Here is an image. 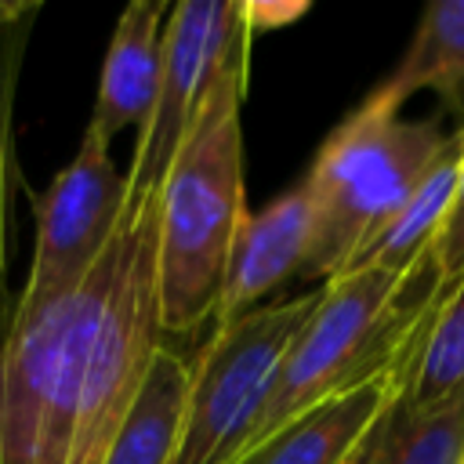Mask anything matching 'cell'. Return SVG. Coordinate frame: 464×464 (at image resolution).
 Here are the masks:
<instances>
[{"label": "cell", "instance_id": "cell-1", "mask_svg": "<svg viewBox=\"0 0 464 464\" xmlns=\"http://www.w3.org/2000/svg\"><path fill=\"white\" fill-rule=\"evenodd\" d=\"M160 188H130L87 279L11 312L0 348V464H105L156 352Z\"/></svg>", "mask_w": 464, "mask_h": 464}, {"label": "cell", "instance_id": "cell-2", "mask_svg": "<svg viewBox=\"0 0 464 464\" xmlns=\"http://www.w3.org/2000/svg\"><path fill=\"white\" fill-rule=\"evenodd\" d=\"M250 36L210 83L160 188V319L163 334L214 323L236 239L250 218L243 188V98Z\"/></svg>", "mask_w": 464, "mask_h": 464}, {"label": "cell", "instance_id": "cell-3", "mask_svg": "<svg viewBox=\"0 0 464 464\" xmlns=\"http://www.w3.org/2000/svg\"><path fill=\"white\" fill-rule=\"evenodd\" d=\"M450 134L435 120H402L362 98L319 145L301 178L312 236L301 279H334L399 214L442 156Z\"/></svg>", "mask_w": 464, "mask_h": 464}, {"label": "cell", "instance_id": "cell-4", "mask_svg": "<svg viewBox=\"0 0 464 464\" xmlns=\"http://www.w3.org/2000/svg\"><path fill=\"white\" fill-rule=\"evenodd\" d=\"M315 304L319 290H304L210 330L192 359L185 424L170 464H236L250 450L276 373Z\"/></svg>", "mask_w": 464, "mask_h": 464}, {"label": "cell", "instance_id": "cell-5", "mask_svg": "<svg viewBox=\"0 0 464 464\" xmlns=\"http://www.w3.org/2000/svg\"><path fill=\"white\" fill-rule=\"evenodd\" d=\"M109 145L102 134L83 130L76 156L36 196L33 261L11 312H33L72 294L112 243L130 185Z\"/></svg>", "mask_w": 464, "mask_h": 464}, {"label": "cell", "instance_id": "cell-6", "mask_svg": "<svg viewBox=\"0 0 464 464\" xmlns=\"http://www.w3.org/2000/svg\"><path fill=\"white\" fill-rule=\"evenodd\" d=\"M246 36L250 29L243 22V0H181L170 7L163 25V69L156 105L138 130L127 167L130 188H156L163 181L210 83Z\"/></svg>", "mask_w": 464, "mask_h": 464}, {"label": "cell", "instance_id": "cell-7", "mask_svg": "<svg viewBox=\"0 0 464 464\" xmlns=\"http://www.w3.org/2000/svg\"><path fill=\"white\" fill-rule=\"evenodd\" d=\"M406 373L410 362H399L362 384L330 395L276 435L250 446L236 464H352L381 417L402 395Z\"/></svg>", "mask_w": 464, "mask_h": 464}, {"label": "cell", "instance_id": "cell-8", "mask_svg": "<svg viewBox=\"0 0 464 464\" xmlns=\"http://www.w3.org/2000/svg\"><path fill=\"white\" fill-rule=\"evenodd\" d=\"M312 236V207L308 192L297 181L279 192L265 210L250 214L225 276V290L214 312V326H225L250 308L268 304V297L294 276H301Z\"/></svg>", "mask_w": 464, "mask_h": 464}, {"label": "cell", "instance_id": "cell-9", "mask_svg": "<svg viewBox=\"0 0 464 464\" xmlns=\"http://www.w3.org/2000/svg\"><path fill=\"white\" fill-rule=\"evenodd\" d=\"M170 4L163 0H134L116 18V29L105 47L102 80L94 112L87 120V130L112 141L127 127H145L156 105L160 91V69H163V25H167Z\"/></svg>", "mask_w": 464, "mask_h": 464}, {"label": "cell", "instance_id": "cell-10", "mask_svg": "<svg viewBox=\"0 0 464 464\" xmlns=\"http://www.w3.org/2000/svg\"><path fill=\"white\" fill-rule=\"evenodd\" d=\"M420 91H435L446 105L464 109V0H431L420 11L410 47L366 102L399 112Z\"/></svg>", "mask_w": 464, "mask_h": 464}, {"label": "cell", "instance_id": "cell-11", "mask_svg": "<svg viewBox=\"0 0 464 464\" xmlns=\"http://www.w3.org/2000/svg\"><path fill=\"white\" fill-rule=\"evenodd\" d=\"M188 384H192V359L163 344L145 373L141 395L130 406L105 464H170L185 424Z\"/></svg>", "mask_w": 464, "mask_h": 464}, {"label": "cell", "instance_id": "cell-12", "mask_svg": "<svg viewBox=\"0 0 464 464\" xmlns=\"http://www.w3.org/2000/svg\"><path fill=\"white\" fill-rule=\"evenodd\" d=\"M457 163H460V130L450 134L442 156L431 163L424 181L413 188V196L399 207V214L352 257V268H388V272H410L424 254H431L435 236L442 228V218L453 199L457 185Z\"/></svg>", "mask_w": 464, "mask_h": 464}, {"label": "cell", "instance_id": "cell-13", "mask_svg": "<svg viewBox=\"0 0 464 464\" xmlns=\"http://www.w3.org/2000/svg\"><path fill=\"white\" fill-rule=\"evenodd\" d=\"M366 464H464V388L431 406H395L366 442Z\"/></svg>", "mask_w": 464, "mask_h": 464}, {"label": "cell", "instance_id": "cell-14", "mask_svg": "<svg viewBox=\"0 0 464 464\" xmlns=\"http://www.w3.org/2000/svg\"><path fill=\"white\" fill-rule=\"evenodd\" d=\"M460 388H464V276L446 294L431 297L399 399L406 406H431Z\"/></svg>", "mask_w": 464, "mask_h": 464}, {"label": "cell", "instance_id": "cell-15", "mask_svg": "<svg viewBox=\"0 0 464 464\" xmlns=\"http://www.w3.org/2000/svg\"><path fill=\"white\" fill-rule=\"evenodd\" d=\"M40 4L0 0V294H7V268H11V228H14V188L18 156H14V94L18 76L25 65V47L33 36V18Z\"/></svg>", "mask_w": 464, "mask_h": 464}, {"label": "cell", "instance_id": "cell-16", "mask_svg": "<svg viewBox=\"0 0 464 464\" xmlns=\"http://www.w3.org/2000/svg\"><path fill=\"white\" fill-rule=\"evenodd\" d=\"M431 265L439 276V294H446L464 276V127H460V163H457V185L450 210L442 218V228L431 246Z\"/></svg>", "mask_w": 464, "mask_h": 464}, {"label": "cell", "instance_id": "cell-17", "mask_svg": "<svg viewBox=\"0 0 464 464\" xmlns=\"http://www.w3.org/2000/svg\"><path fill=\"white\" fill-rule=\"evenodd\" d=\"M301 14H308L304 0H243V22H246L250 36L283 29V25L297 22Z\"/></svg>", "mask_w": 464, "mask_h": 464}, {"label": "cell", "instance_id": "cell-18", "mask_svg": "<svg viewBox=\"0 0 464 464\" xmlns=\"http://www.w3.org/2000/svg\"><path fill=\"white\" fill-rule=\"evenodd\" d=\"M366 442H370V439H366ZM352 464H366V446H362V450H359V457H355V460H352Z\"/></svg>", "mask_w": 464, "mask_h": 464}]
</instances>
